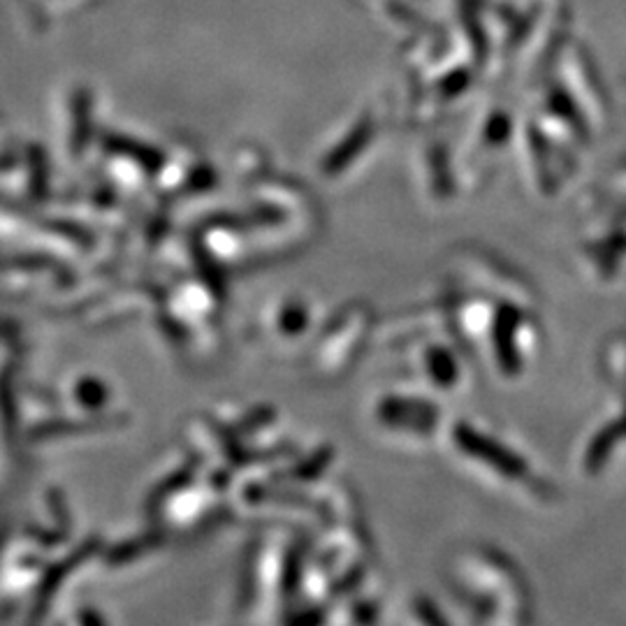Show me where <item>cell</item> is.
<instances>
[{"instance_id":"1","label":"cell","mask_w":626,"mask_h":626,"mask_svg":"<svg viewBox=\"0 0 626 626\" xmlns=\"http://www.w3.org/2000/svg\"><path fill=\"white\" fill-rule=\"evenodd\" d=\"M457 443H460L462 450H467V453H471L473 457H478V460L492 464L494 469L504 471V476L522 478L524 473H527V467H524L522 460H518L513 453H508V450L501 448L499 443L485 439V436L476 434L469 427L457 429Z\"/></svg>"}]
</instances>
